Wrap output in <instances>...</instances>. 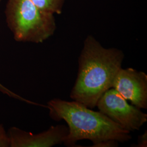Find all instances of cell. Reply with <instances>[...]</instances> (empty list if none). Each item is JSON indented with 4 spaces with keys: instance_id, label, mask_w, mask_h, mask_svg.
<instances>
[{
    "instance_id": "30bf717a",
    "label": "cell",
    "mask_w": 147,
    "mask_h": 147,
    "mask_svg": "<svg viewBox=\"0 0 147 147\" xmlns=\"http://www.w3.org/2000/svg\"><path fill=\"white\" fill-rule=\"evenodd\" d=\"M137 147H147V131L142 134V135L138 137V143Z\"/></svg>"
},
{
    "instance_id": "8992f818",
    "label": "cell",
    "mask_w": 147,
    "mask_h": 147,
    "mask_svg": "<svg viewBox=\"0 0 147 147\" xmlns=\"http://www.w3.org/2000/svg\"><path fill=\"white\" fill-rule=\"evenodd\" d=\"M68 126L57 125L38 134L27 132L16 126L8 129L11 147H51L61 144L68 134Z\"/></svg>"
},
{
    "instance_id": "52a82bcc",
    "label": "cell",
    "mask_w": 147,
    "mask_h": 147,
    "mask_svg": "<svg viewBox=\"0 0 147 147\" xmlns=\"http://www.w3.org/2000/svg\"><path fill=\"white\" fill-rule=\"evenodd\" d=\"M42 11L53 14H61L65 0H31Z\"/></svg>"
},
{
    "instance_id": "3957f363",
    "label": "cell",
    "mask_w": 147,
    "mask_h": 147,
    "mask_svg": "<svg viewBox=\"0 0 147 147\" xmlns=\"http://www.w3.org/2000/svg\"><path fill=\"white\" fill-rule=\"evenodd\" d=\"M5 16L7 26L18 42L42 43L56 30L54 14L42 11L31 0H8Z\"/></svg>"
},
{
    "instance_id": "7a4b0ae2",
    "label": "cell",
    "mask_w": 147,
    "mask_h": 147,
    "mask_svg": "<svg viewBox=\"0 0 147 147\" xmlns=\"http://www.w3.org/2000/svg\"><path fill=\"white\" fill-rule=\"evenodd\" d=\"M49 116L53 120H63L69 132L64 144L75 147L78 141L87 140L95 147L101 142L115 140L119 142L131 139L130 132L112 121L100 111L92 110L79 102L53 99L48 101Z\"/></svg>"
},
{
    "instance_id": "8fae6325",
    "label": "cell",
    "mask_w": 147,
    "mask_h": 147,
    "mask_svg": "<svg viewBox=\"0 0 147 147\" xmlns=\"http://www.w3.org/2000/svg\"><path fill=\"white\" fill-rule=\"evenodd\" d=\"M1 1H2V0H0V3H1Z\"/></svg>"
},
{
    "instance_id": "277c9868",
    "label": "cell",
    "mask_w": 147,
    "mask_h": 147,
    "mask_svg": "<svg viewBox=\"0 0 147 147\" xmlns=\"http://www.w3.org/2000/svg\"><path fill=\"white\" fill-rule=\"evenodd\" d=\"M96 106L101 113L129 132L138 130L147 121V114L130 105L113 88L102 95Z\"/></svg>"
},
{
    "instance_id": "5b68a950",
    "label": "cell",
    "mask_w": 147,
    "mask_h": 147,
    "mask_svg": "<svg viewBox=\"0 0 147 147\" xmlns=\"http://www.w3.org/2000/svg\"><path fill=\"white\" fill-rule=\"evenodd\" d=\"M112 88L137 107L147 109V75L145 73L131 68H121L116 75Z\"/></svg>"
},
{
    "instance_id": "9c48e42d",
    "label": "cell",
    "mask_w": 147,
    "mask_h": 147,
    "mask_svg": "<svg viewBox=\"0 0 147 147\" xmlns=\"http://www.w3.org/2000/svg\"><path fill=\"white\" fill-rule=\"evenodd\" d=\"M0 147H11L10 137L1 123H0Z\"/></svg>"
},
{
    "instance_id": "6da1fadb",
    "label": "cell",
    "mask_w": 147,
    "mask_h": 147,
    "mask_svg": "<svg viewBox=\"0 0 147 147\" xmlns=\"http://www.w3.org/2000/svg\"><path fill=\"white\" fill-rule=\"evenodd\" d=\"M124 58L121 50L105 48L93 36H88L79 57L78 77L70 98L94 108L102 95L112 87Z\"/></svg>"
},
{
    "instance_id": "ba28073f",
    "label": "cell",
    "mask_w": 147,
    "mask_h": 147,
    "mask_svg": "<svg viewBox=\"0 0 147 147\" xmlns=\"http://www.w3.org/2000/svg\"><path fill=\"white\" fill-rule=\"evenodd\" d=\"M0 93H2L3 94L7 95L8 96L11 98L13 99L20 100V101H23V102H26L27 104L36 105V106H38L39 105V104L36 103V102H34L32 101H30V100H27V99L23 98L22 96H21L20 95H19L16 94V93H14V92L11 91L9 88H8L7 87H5L4 85L2 84L1 82H0Z\"/></svg>"
}]
</instances>
